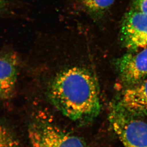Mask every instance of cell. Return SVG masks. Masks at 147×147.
<instances>
[{
	"instance_id": "obj_10",
	"label": "cell",
	"mask_w": 147,
	"mask_h": 147,
	"mask_svg": "<svg viewBox=\"0 0 147 147\" xmlns=\"http://www.w3.org/2000/svg\"><path fill=\"white\" fill-rule=\"evenodd\" d=\"M133 10L147 14V0H132Z\"/></svg>"
},
{
	"instance_id": "obj_1",
	"label": "cell",
	"mask_w": 147,
	"mask_h": 147,
	"mask_svg": "<svg viewBox=\"0 0 147 147\" xmlns=\"http://www.w3.org/2000/svg\"><path fill=\"white\" fill-rule=\"evenodd\" d=\"M47 94L60 113L80 124L93 121L101 110L97 82L84 67H63L53 77Z\"/></svg>"
},
{
	"instance_id": "obj_6",
	"label": "cell",
	"mask_w": 147,
	"mask_h": 147,
	"mask_svg": "<svg viewBox=\"0 0 147 147\" xmlns=\"http://www.w3.org/2000/svg\"><path fill=\"white\" fill-rule=\"evenodd\" d=\"M20 61L17 53L11 48L0 51V99L8 100L14 94Z\"/></svg>"
},
{
	"instance_id": "obj_5",
	"label": "cell",
	"mask_w": 147,
	"mask_h": 147,
	"mask_svg": "<svg viewBox=\"0 0 147 147\" xmlns=\"http://www.w3.org/2000/svg\"><path fill=\"white\" fill-rule=\"evenodd\" d=\"M114 65L126 88L138 84L147 78V48L125 53L115 60Z\"/></svg>"
},
{
	"instance_id": "obj_2",
	"label": "cell",
	"mask_w": 147,
	"mask_h": 147,
	"mask_svg": "<svg viewBox=\"0 0 147 147\" xmlns=\"http://www.w3.org/2000/svg\"><path fill=\"white\" fill-rule=\"evenodd\" d=\"M28 132L32 147H89L81 138L45 121L32 122Z\"/></svg>"
},
{
	"instance_id": "obj_8",
	"label": "cell",
	"mask_w": 147,
	"mask_h": 147,
	"mask_svg": "<svg viewBox=\"0 0 147 147\" xmlns=\"http://www.w3.org/2000/svg\"><path fill=\"white\" fill-rule=\"evenodd\" d=\"M82 7L92 16H100L110 9L115 0H78Z\"/></svg>"
},
{
	"instance_id": "obj_3",
	"label": "cell",
	"mask_w": 147,
	"mask_h": 147,
	"mask_svg": "<svg viewBox=\"0 0 147 147\" xmlns=\"http://www.w3.org/2000/svg\"><path fill=\"white\" fill-rule=\"evenodd\" d=\"M109 119L124 147H147V123L116 106L111 111Z\"/></svg>"
},
{
	"instance_id": "obj_4",
	"label": "cell",
	"mask_w": 147,
	"mask_h": 147,
	"mask_svg": "<svg viewBox=\"0 0 147 147\" xmlns=\"http://www.w3.org/2000/svg\"><path fill=\"white\" fill-rule=\"evenodd\" d=\"M120 40L129 52L147 47V14L131 9L122 20Z\"/></svg>"
},
{
	"instance_id": "obj_11",
	"label": "cell",
	"mask_w": 147,
	"mask_h": 147,
	"mask_svg": "<svg viewBox=\"0 0 147 147\" xmlns=\"http://www.w3.org/2000/svg\"><path fill=\"white\" fill-rule=\"evenodd\" d=\"M11 5V0H0V16L8 13Z\"/></svg>"
},
{
	"instance_id": "obj_9",
	"label": "cell",
	"mask_w": 147,
	"mask_h": 147,
	"mask_svg": "<svg viewBox=\"0 0 147 147\" xmlns=\"http://www.w3.org/2000/svg\"><path fill=\"white\" fill-rule=\"evenodd\" d=\"M0 147H20L14 133L7 126L0 124Z\"/></svg>"
},
{
	"instance_id": "obj_7",
	"label": "cell",
	"mask_w": 147,
	"mask_h": 147,
	"mask_svg": "<svg viewBox=\"0 0 147 147\" xmlns=\"http://www.w3.org/2000/svg\"><path fill=\"white\" fill-rule=\"evenodd\" d=\"M115 106L132 116H147V78L138 84L126 88Z\"/></svg>"
}]
</instances>
